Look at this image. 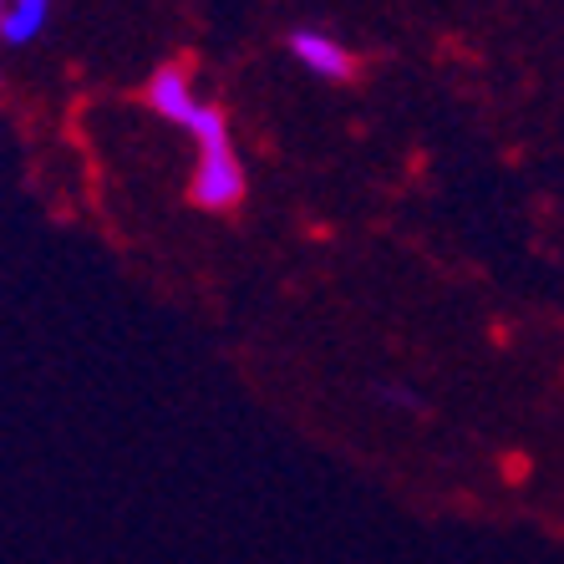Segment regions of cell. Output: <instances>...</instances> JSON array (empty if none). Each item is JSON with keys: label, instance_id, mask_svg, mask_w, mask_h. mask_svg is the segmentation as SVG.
Listing matches in <instances>:
<instances>
[{"label": "cell", "instance_id": "1", "mask_svg": "<svg viewBox=\"0 0 564 564\" xmlns=\"http://www.w3.org/2000/svg\"><path fill=\"white\" fill-rule=\"evenodd\" d=\"M245 163L235 153V138L229 143H214V148H198V163H194V178H188V198H194L198 209L209 214H229L245 204Z\"/></svg>", "mask_w": 564, "mask_h": 564}, {"label": "cell", "instance_id": "2", "mask_svg": "<svg viewBox=\"0 0 564 564\" xmlns=\"http://www.w3.org/2000/svg\"><path fill=\"white\" fill-rule=\"evenodd\" d=\"M290 56L321 82H351L356 72V56L346 52V41H336L330 31H315V26L290 31Z\"/></svg>", "mask_w": 564, "mask_h": 564}, {"label": "cell", "instance_id": "3", "mask_svg": "<svg viewBox=\"0 0 564 564\" xmlns=\"http://www.w3.org/2000/svg\"><path fill=\"white\" fill-rule=\"evenodd\" d=\"M198 102H204V97L194 93V72H188L184 62H163L153 77H148V107H153L163 122H173V128H184Z\"/></svg>", "mask_w": 564, "mask_h": 564}, {"label": "cell", "instance_id": "4", "mask_svg": "<svg viewBox=\"0 0 564 564\" xmlns=\"http://www.w3.org/2000/svg\"><path fill=\"white\" fill-rule=\"evenodd\" d=\"M52 21V0H6V21H0V41L11 46H31Z\"/></svg>", "mask_w": 564, "mask_h": 564}, {"label": "cell", "instance_id": "5", "mask_svg": "<svg viewBox=\"0 0 564 564\" xmlns=\"http://www.w3.org/2000/svg\"><path fill=\"white\" fill-rule=\"evenodd\" d=\"M377 392L387 397V402H397V408H422V402L408 392V387H377Z\"/></svg>", "mask_w": 564, "mask_h": 564}, {"label": "cell", "instance_id": "6", "mask_svg": "<svg viewBox=\"0 0 564 564\" xmlns=\"http://www.w3.org/2000/svg\"><path fill=\"white\" fill-rule=\"evenodd\" d=\"M0 21H6V0H0Z\"/></svg>", "mask_w": 564, "mask_h": 564}]
</instances>
